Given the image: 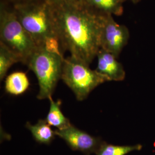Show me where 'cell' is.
<instances>
[{
  "instance_id": "cell-1",
  "label": "cell",
  "mask_w": 155,
  "mask_h": 155,
  "mask_svg": "<svg viewBox=\"0 0 155 155\" xmlns=\"http://www.w3.org/2000/svg\"><path fill=\"white\" fill-rule=\"evenodd\" d=\"M52 5L62 51L90 65L101 49L100 15L84 5Z\"/></svg>"
},
{
  "instance_id": "cell-2",
  "label": "cell",
  "mask_w": 155,
  "mask_h": 155,
  "mask_svg": "<svg viewBox=\"0 0 155 155\" xmlns=\"http://www.w3.org/2000/svg\"><path fill=\"white\" fill-rule=\"evenodd\" d=\"M11 7L18 21L38 47L45 48L58 54H61V45L57 32L54 10L48 0Z\"/></svg>"
},
{
  "instance_id": "cell-3",
  "label": "cell",
  "mask_w": 155,
  "mask_h": 155,
  "mask_svg": "<svg viewBox=\"0 0 155 155\" xmlns=\"http://www.w3.org/2000/svg\"><path fill=\"white\" fill-rule=\"evenodd\" d=\"M0 42L14 52L20 61L27 64L38 47L17 19L11 7L1 2Z\"/></svg>"
},
{
  "instance_id": "cell-4",
  "label": "cell",
  "mask_w": 155,
  "mask_h": 155,
  "mask_svg": "<svg viewBox=\"0 0 155 155\" xmlns=\"http://www.w3.org/2000/svg\"><path fill=\"white\" fill-rule=\"evenodd\" d=\"M63 56L51 52L43 47L38 49L31 56L27 63L38 79L39 100L52 97L58 82L61 79Z\"/></svg>"
},
{
  "instance_id": "cell-5",
  "label": "cell",
  "mask_w": 155,
  "mask_h": 155,
  "mask_svg": "<svg viewBox=\"0 0 155 155\" xmlns=\"http://www.w3.org/2000/svg\"><path fill=\"white\" fill-rule=\"evenodd\" d=\"M61 79L80 101L86 99L96 87L108 81L89 65L71 56L63 60Z\"/></svg>"
},
{
  "instance_id": "cell-6",
  "label": "cell",
  "mask_w": 155,
  "mask_h": 155,
  "mask_svg": "<svg viewBox=\"0 0 155 155\" xmlns=\"http://www.w3.org/2000/svg\"><path fill=\"white\" fill-rule=\"evenodd\" d=\"M100 17L101 49L117 58L127 45L129 39L128 28L117 23L110 14H101Z\"/></svg>"
},
{
  "instance_id": "cell-7",
  "label": "cell",
  "mask_w": 155,
  "mask_h": 155,
  "mask_svg": "<svg viewBox=\"0 0 155 155\" xmlns=\"http://www.w3.org/2000/svg\"><path fill=\"white\" fill-rule=\"evenodd\" d=\"M56 136L63 139L71 149L86 154L95 153L104 143L102 140L71 125L63 129L55 130Z\"/></svg>"
},
{
  "instance_id": "cell-8",
  "label": "cell",
  "mask_w": 155,
  "mask_h": 155,
  "mask_svg": "<svg viewBox=\"0 0 155 155\" xmlns=\"http://www.w3.org/2000/svg\"><path fill=\"white\" fill-rule=\"evenodd\" d=\"M96 71L106 78L108 81H122L125 77V71L116 57L110 52L100 49L97 54Z\"/></svg>"
},
{
  "instance_id": "cell-9",
  "label": "cell",
  "mask_w": 155,
  "mask_h": 155,
  "mask_svg": "<svg viewBox=\"0 0 155 155\" xmlns=\"http://www.w3.org/2000/svg\"><path fill=\"white\" fill-rule=\"evenodd\" d=\"M121 0H84L83 5L97 14L119 16L123 13Z\"/></svg>"
},
{
  "instance_id": "cell-10",
  "label": "cell",
  "mask_w": 155,
  "mask_h": 155,
  "mask_svg": "<svg viewBox=\"0 0 155 155\" xmlns=\"http://www.w3.org/2000/svg\"><path fill=\"white\" fill-rule=\"evenodd\" d=\"M29 84V79L25 72H13L6 78L5 90L8 94L19 95L27 90Z\"/></svg>"
},
{
  "instance_id": "cell-11",
  "label": "cell",
  "mask_w": 155,
  "mask_h": 155,
  "mask_svg": "<svg viewBox=\"0 0 155 155\" xmlns=\"http://www.w3.org/2000/svg\"><path fill=\"white\" fill-rule=\"evenodd\" d=\"M26 127L31 132L34 139L40 144H49L55 139V131L45 120H39L35 124H26Z\"/></svg>"
},
{
  "instance_id": "cell-12",
  "label": "cell",
  "mask_w": 155,
  "mask_h": 155,
  "mask_svg": "<svg viewBox=\"0 0 155 155\" xmlns=\"http://www.w3.org/2000/svg\"><path fill=\"white\" fill-rule=\"evenodd\" d=\"M50 101V109L47 116L45 118L46 121L50 125L61 130L68 127L71 124L69 120L63 114L61 109V102L60 101H54L51 97Z\"/></svg>"
},
{
  "instance_id": "cell-13",
  "label": "cell",
  "mask_w": 155,
  "mask_h": 155,
  "mask_svg": "<svg viewBox=\"0 0 155 155\" xmlns=\"http://www.w3.org/2000/svg\"><path fill=\"white\" fill-rule=\"evenodd\" d=\"M20 62L17 56L5 45L0 42V79L3 80L9 68L15 63Z\"/></svg>"
},
{
  "instance_id": "cell-14",
  "label": "cell",
  "mask_w": 155,
  "mask_h": 155,
  "mask_svg": "<svg viewBox=\"0 0 155 155\" xmlns=\"http://www.w3.org/2000/svg\"><path fill=\"white\" fill-rule=\"evenodd\" d=\"M142 148V145L137 144L134 145H114L104 143L97 152V155H126L127 153L140 150Z\"/></svg>"
},
{
  "instance_id": "cell-15",
  "label": "cell",
  "mask_w": 155,
  "mask_h": 155,
  "mask_svg": "<svg viewBox=\"0 0 155 155\" xmlns=\"http://www.w3.org/2000/svg\"><path fill=\"white\" fill-rule=\"evenodd\" d=\"M53 5L78 6L83 5L84 0H48Z\"/></svg>"
},
{
  "instance_id": "cell-16",
  "label": "cell",
  "mask_w": 155,
  "mask_h": 155,
  "mask_svg": "<svg viewBox=\"0 0 155 155\" xmlns=\"http://www.w3.org/2000/svg\"><path fill=\"white\" fill-rule=\"evenodd\" d=\"M41 0H1V2L7 5L10 6L22 5L27 3H31L33 2H36Z\"/></svg>"
},
{
  "instance_id": "cell-17",
  "label": "cell",
  "mask_w": 155,
  "mask_h": 155,
  "mask_svg": "<svg viewBox=\"0 0 155 155\" xmlns=\"http://www.w3.org/2000/svg\"><path fill=\"white\" fill-rule=\"evenodd\" d=\"M122 2H124V1H127V0H121ZM131 1H132L133 3H134V4H136V3H137L138 2H139V0H130Z\"/></svg>"
},
{
  "instance_id": "cell-18",
  "label": "cell",
  "mask_w": 155,
  "mask_h": 155,
  "mask_svg": "<svg viewBox=\"0 0 155 155\" xmlns=\"http://www.w3.org/2000/svg\"><path fill=\"white\" fill-rule=\"evenodd\" d=\"M139 1H140V0H139Z\"/></svg>"
}]
</instances>
